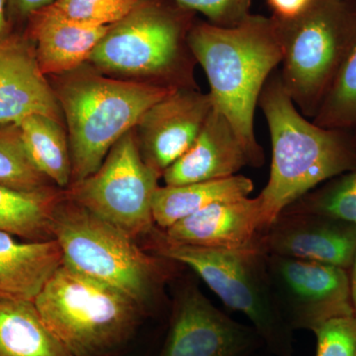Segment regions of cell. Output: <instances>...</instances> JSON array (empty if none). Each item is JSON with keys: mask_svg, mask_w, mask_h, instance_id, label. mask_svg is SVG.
<instances>
[{"mask_svg": "<svg viewBox=\"0 0 356 356\" xmlns=\"http://www.w3.org/2000/svg\"><path fill=\"white\" fill-rule=\"evenodd\" d=\"M188 46L209 81L213 106L234 128L250 166L266 156L254 132V114L267 79L282 60L273 18L252 15L234 27L200 23L191 28Z\"/></svg>", "mask_w": 356, "mask_h": 356, "instance_id": "1", "label": "cell"}, {"mask_svg": "<svg viewBox=\"0 0 356 356\" xmlns=\"http://www.w3.org/2000/svg\"><path fill=\"white\" fill-rule=\"evenodd\" d=\"M259 106L273 146L270 175L259 195L266 229L318 185L355 170L356 145L351 131L323 128L302 115L285 90L280 72L274 70L267 79Z\"/></svg>", "mask_w": 356, "mask_h": 356, "instance_id": "2", "label": "cell"}, {"mask_svg": "<svg viewBox=\"0 0 356 356\" xmlns=\"http://www.w3.org/2000/svg\"><path fill=\"white\" fill-rule=\"evenodd\" d=\"M53 234L64 264L119 290L151 310L168 280L165 259L147 254L135 238L65 196L56 206Z\"/></svg>", "mask_w": 356, "mask_h": 356, "instance_id": "3", "label": "cell"}, {"mask_svg": "<svg viewBox=\"0 0 356 356\" xmlns=\"http://www.w3.org/2000/svg\"><path fill=\"white\" fill-rule=\"evenodd\" d=\"M173 89L91 72L67 79L58 88L57 97L69 130L70 184L95 173L112 147L136 127L149 107Z\"/></svg>", "mask_w": 356, "mask_h": 356, "instance_id": "4", "label": "cell"}, {"mask_svg": "<svg viewBox=\"0 0 356 356\" xmlns=\"http://www.w3.org/2000/svg\"><path fill=\"white\" fill-rule=\"evenodd\" d=\"M72 356H113L132 339L144 309L119 290L63 264L34 301Z\"/></svg>", "mask_w": 356, "mask_h": 356, "instance_id": "5", "label": "cell"}, {"mask_svg": "<svg viewBox=\"0 0 356 356\" xmlns=\"http://www.w3.org/2000/svg\"><path fill=\"white\" fill-rule=\"evenodd\" d=\"M273 18L282 50L283 86L313 119L356 42V0H314L298 17Z\"/></svg>", "mask_w": 356, "mask_h": 356, "instance_id": "6", "label": "cell"}, {"mask_svg": "<svg viewBox=\"0 0 356 356\" xmlns=\"http://www.w3.org/2000/svg\"><path fill=\"white\" fill-rule=\"evenodd\" d=\"M159 257L192 269L231 310L243 314L273 356H295L294 331L276 303L262 250L191 247L158 236Z\"/></svg>", "mask_w": 356, "mask_h": 356, "instance_id": "7", "label": "cell"}, {"mask_svg": "<svg viewBox=\"0 0 356 356\" xmlns=\"http://www.w3.org/2000/svg\"><path fill=\"white\" fill-rule=\"evenodd\" d=\"M191 30V29H189ZM188 31L184 17L159 3L140 0L125 18L112 25L89 57L99 69L156 77L166 88L192 86Z\"/></svg>", "mask_w": 356, "mask_h": 356, "instance_id": "8", "label": "cell"}, {"mask_svg": "<svg viewBox=\"0 0 356 356\" xmlns=\"http://www.w3.org/2000/svg\"><path fill=\"white\" fill-rule=\"evenodd\" d=\"M159 177L143 159L132 130L112 147L95 173L72 182L64 193L136 238L153 229L152 202Z\"/></svg>", "mask_w": 356, "mask_h": 356, "instance_id": "9", "label": "cell"}, {"mask_svg": "<svg viewBox=\"0 0 356 356\" xmlns=\"http://www.w3.org/2000/svg\"><path fill=\"white\" fill-rule=\"evenodd\" d=\"M266 262L274 298L293 331L313 332L332 318L355 315L346 269L275 254H266Z\"/></svg>", "mask_w": 356, "mask_h": 356, "instance_id": "10", "label": "cell"}, {"mask_svg": "<svg viewBox=\"0 0 356 356\" xmlns=\"http://www.w3.org/2000/svg\"><path fill=\"white\" fill-rule=\"evenodd\" d=\"M261 348L252 325L236 322L187 284L175 297L159 356H248Z\"/></svg>", "mask_w": 356, "mask_h": 356, "instance_id": "11", "label": "cell"}, {"mask_svg": "<svg viewBox=\"0 0 356 356\" xmlns=\"http://www.w3.org/2000/svg\"><path fill=\"white\" fill-rule=\"evenodd\" d=\"M212 108L209 93L175 88L140 117L135 127L138 146L159 177L188 151Z\"/></svg>", "mask_w": 356, "mask_h": 356, "instance_id": "12", "label": "cell"}, {"mask_svg": "<svg viewBox=\"0 0 356 356\" xmlns=\"http://www.w3.org/2000/svg\"><path fill=\"white\" fill-rule=\"evenodd\" d=\"M266 254L320 262L350 270L356 227L334 218L287 207L261 235Z\"/></svg>", "mask_w": 356, "mask_h": 356, "instance_id": "13", "label": "cell"}, {"mask_svg": "<svg viewBox=\"0 0 356 356\" xmlns=\"http://www.w3.org/2000/svg\"><path fill=\"white\" fill-rule=\"evenodd\" d=\"M264 229L261 199L257 196L211 205L175 222L161 235L168 242L191 247L262 250Z\"/></svg>", "mask_w": 356, "mask_h": 356, "instance_id": "14", "label": "cell"}, {"mask_svg": "<svg viewBox=\"0 0 356 356\" xmlns=\"http://www.w3.org/2000/svg\"><path fill=\"white\" fill-rule=\"evenodd\" d=\"M250 158L227 120L213 106L188 151L163 173L165 185H182L234 177Z\"/></svg>", "mask_w": 356, "mask_h": 356, "instance_id": "15", "label": "cell"}, {"mask_svg": "<svg viewBox=\"0 0 356 356\" xmlns=\"http://www.w3.org/2000/svg\"><path fill=\"white\" fill-rule=\"evenodd\" d=\"M27 22V38L33 43L35 58L44 76L81 67L111 27L74 22L51 4L31 14Z\"/></svg>", "mask_w": 356, "mask_h": 356, "instance_id": "16", "label": "cell"}, {"mask_svg": "<svg viewBox=\"0 0 356 356\" xmlns=\"http://www.w3.org/2000/svg\"><path fill=\"white\" fill-rule=\"evenodd\" d=\"M64 264L58 241H20L0 232V299L34 302Z\"/></svg>", "mask_w": 356, "mask_h": 356, "instance_id": "17", "label": "cell"}, {"mask_svg": "<svg viewBox=\"0 0 356 356\" xmlns=\"http://www.w3.org/2000/svg\"><path fill=\"white\" fill-rule=\"evenodd\" d=\"M60 110L57 95L39 69L28 40L0 86V127L36 114L60 121Z\"/></svg>", "mask_w": 356, "mask_h": 356, "instance_id": "18", "label": "cell"}, {"mask_svg": "<svg viewBox=\"0 0 356 356\" xmlns=\"http://www.w3.org/2000/svg\"><path fill=\"white\" fill-rule=\"evenodd\" d=\"M254 189L250 178L238 175L194 184L159 186L152 202L154 224L161 229H168L214 204L248 197Z\"/></svg>", "mask_w": 356, "mask_h": 356, "instance_id": "19", "label": "cell"}, {"mask_svg": "<svg viewBox=\"0 0 356 356\" xmlns=\"http://www.w3.org/2000/svg\"><path fill=\"white\" fill-rule=\"evenodd\" d=\"M0 356H72L34 302L0 299Z\"/></svg>", "mask_w": 356, "mask_h": 356, "instance_id": "20", "label": "cell"}, {"mask_svg": "<svg viewBox=\"0 0 356 356\" xmlns=\"http://www.w3.org/2000/svg\"><path fill=\"white\" fill-rule=\"evenodd\" d=\"M64 192L21 191L0 185V232L30 242L54 240L53 216Z\"/></svg>", "mask_w": 356, "mask_h": 356, "instance_id": "21", "label": "cell"}, {"mask_svg": "<svg viewBox=\"0 0 356 356\" xmlns=\"http://www.w3.org/2000/svg\"><path fill=\"white\" fill-rule=\"evenodd\" d=\"M21 137L34 165L60 188L72 182L69 138L60 121L44 115H31L17 123Z\"/></svg>", "mask_w": 356, "mask_h": 356, "instance_id": "22", "label": "cell"}, {"mask_svg": "<svg viewBox=\"0 0 356 356\" xmlns=\"http://www.w3.org/2000/svg\"><path fill=\"white\" fill-rule=\"evenodd\" d=\"M0 185L21 191H41L55 185L33 163L17 124L0 127Z\"/></svg>", "mask_w": 356, "mask_h": 356, "instance_id": "23", "label": "cell"}, {"mask_svg": "<svg viewBox=\"0 0 356 356\" xmlns=\"http://www.w3.org/2000/svg\"><path fill=\"white\" fill-rule=\"evenodd\" d=\"M312 121L323 128H356V42L331 90Z\"/></svg>", "mask_w": 356, "mask_h": 356, "instance_id": "24", "label": "cell"}, {"mask_svg": "<svg viewBox=\"0 0 356 356\" xmlns=\"http://www.w3.org/2000/svg\"><path fill=\"white\" fill-rule=\"evenodd\" d=\"M288 207L325 215L356 227V168L327 180Z\"/></svg>", "mask_w": 356, "mask_h": 356, "instance_id": "25", "label": "cell"}, {"mask_svg": "<svg viewBox=\"0 0 356 356\" xmlns=\"http://www.w3.org/2000/svg\"><path fill=\"white\" fill-rule=\"evenodd\" d=\"M140 0H55L54 8L81 24L107 27L116 24L135 8Z\"/></svg>", "mask_w": 356, "mask_h": 356, "instance_id": "26", "label": "cell"}, {"mask_svg": "<svg viewBox=\"0 0 356 356\" xmlns=\"http://www.w3.org/2000/svg\"><path fill=\"white\" fill-rule=\"evenodd\" d=\"M316 356H356V316H341L323 323L313 331Z\"/></svg>", "mask_w": 356, "mask_h": 356, "instance_id": "27", "label": "cell"}, {"mask_svg": "<svg viewBox=\"0 0 356 356\" xmlns=\"http://www.w3.org/2000/svg\"><path fill=\"white\" fill-rule=\"evenodd\" d=\"M185 10L197 11L211 24L234 27L247 19L252 0H172Z\"/></svg>", "mask_w": 356, "mask_h": 356, "instance_id": "28", "label": "cell"}, {"mask_svg": "<svg viewBox=\"0 0 356 356\" xmlns=\"http://www.w3.org/2000/svg\"><path fill=\"white\" fill-rule=\"evenodd\" d=\"M27 42V37L23 38L14 34L8 38L0 40V86Z\"/></svg>", "mask_w": 356, "mask_h": 356, "instance_id": "29", "label": "cell"}, {"mask_svg": "<svg viewBox=\"0 0 356 356\" xmlns=\"http://www.w3.org/2000/svg\"><path fill=\"white\" fill-rule=\"evenodd\" d=\"M55 0H7V13L11 25L27 21L31 14L50 6Z\"/></svg>", "mask_w": 356, "mask_h": 356, "instance_id": "30", "label": "cell"}, {"mask_svg": "<svg viewBox=\"0 0 356 356\" xmlns=\"http://www.w3.org/2000/svg\"><path fill=\"white\" fill-rule=\"evenodd\" d=\"M314 0H267L273 11V18L290 20L298 17L313 3Z\"/></svg>", "mask_w": 356, "mask_h": 356, "instance_id": "31", "label": "cell"}, {"mask_svg": "<svg viewBox=\"0 0 356 356\" xmlns=\"http://www.w3.org/2000/svg\"><path fill=\"white\" fill-rule=\"evenodd\" d=\"M11 28L13 25L7 13V0H0V40L8 38L13 34Z\"/></svg>", "mask_w": 356, "mask_h": 356, "instance_id": "32", "label": "cell"}, {"mask_svg": "<svg viewBox=\"0 0 356 356\" xmlns=\"http://www.w3.org/2000/svg\"><path fill=\"white\" fill-rule=\"evenodd\" d=\"M348 274H350L351 301H353V310L356 316V252Z\"/></svg>", "mask_w": 356, "mask_h": 356, "instance_id": "33", "label": "cell"}, {"mask_svg": "<svg viewBox=\"0 0 356 356\" xmlns=\"http://www.w3.org/2000/svg\"><path fill=\"white\" fill-rule=\"evenodd\" d=\"M248 356H273V355H271L270 353H269L268 351L266 350V348H259V350L254 351V353H252V355H250Z\"/></svg>", "mask_w": 356, "mask_h": 356, "instance_id": "34", "label": "cell"}, {"mask_svg": "<svg viewBox=\"0 0 356 356\" xmlns=\"http://www.w3.org/2000/svg\"><path fill=\"white\" fill-rule=\"evenodd\" d=\"M351 132H353V138H355V145H356V128L355 129V130L351 131Z\"/></svg>", "mask_w": 356, "mask_h": 356, "instance_id": "35", "label": "cell"}]
</instances>
